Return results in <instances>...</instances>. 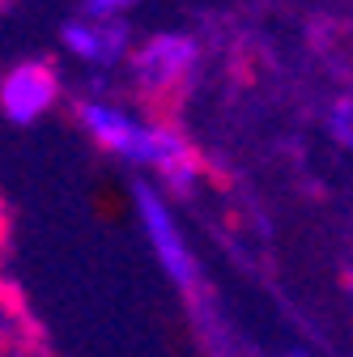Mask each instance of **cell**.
Returning <instances> with one entry per match:
<instances>
[{
  "mask_svg": "<svg viewBox=\"0 0 353 357\" xmlns=\"http://www.w3.org/2000/svg\"><path fill=\"white\" fill-rule=\"evenodd\" d=\"M141 0H81V17L90 22H123V13Z\"/></svg>",
  "mask_w": 353,
  "mask_h": 357,
  "instance_id": "cell-7",
  "label": "cell"
},
{
  "mask_svg": "<svg viewBox=\"0 0 353 357\" xmlns=\"http://www.w3.org/2000/svg\"><path fill=\"white\" fill-rule=\"evenodd\" d=\"M77 119L90 132V141L98 149H107V153H115L132 166L153 170L170 192H192L196 188L200 158L174 128L141 119V115H132L115 102H103V98H85L77 107Z\"/></svg>",
  "mask_w": 353,
  "mask_h": 357,
  "instance_id": "cell-1",
  "label": "cell"
},
{
  "mask_svg": "<svg viewBox=\"0 0 353 357\" xmlns=\"http://www.w3.org/2000/svg\"><path fill=\"white\" fill-rule=\"evenodd\" d=\"M290 357H315L311 349H290Z\"/></svg>",
  "mask_w": 353,
  "mask_h": 357,
  "instance_id": "cell-8",
  "label": "cell"
},
{
  "mask_svg": "<svg viewBox=\"0 0 353 357\" xmlns=\"http://www.w3.org/2000/svg\"><path fill=\"white\" fill-rule=\"evenodd\" d=\"M132 208H137V221H141V230H145V238L162 264V273L170 277V285L183 289V294H196L200 289V264H196V251L179 226V217H174L170 200L153 183L137 178L132 183Z\"/></svg>",
  "mask_w": 353,
  "mask_h": 357,
  "instance_id": "cell-2",
  "label": "cell"
},
{
  "mask_svg": "<svg viewBox=\"0 0 353 357\" xmlns=\"http://www.w3.org/2000/svg\"><path fill=\"white\" fill-rule=\"evenodd\" d=\"M196 64H200V47L183 30H158L132 52V77H137V85L149 89V94L179 89L196 73Z\"/></svg>",
  "mask_w": 353,
  "mask_h": 357,
  "instance_id": "cell-3",
  "label": "cell"
},
{
  "mask_svg": "<svg viewBox=\"0 0 353 357\" xmlns=\"http://www.w3.org/2000/svg\"><path fill=\"white\" fill-rule=\"evenodd\" d=\"M328 132H332L336 145H349V149H353V98L332 102V111H328Z\"/></svg>",
  "mask_w": 353,
  "mask_h": 357,
  "instance_id": "cell-6",
  "label": "cell"
},
{
  "mask_svg": "<svg viewBox=\"0 0 353 357\" xmlns=\"http://www.w3.org/2000/svg\"><path fill=\"white\" fill-rule=\"evenodd\" d=\"M60 98V77L47 60H22L0 77V115L17 128H30Z\"/></svg>",
  "mask_w": 353,
  "mask_h": 357,
  "instance_id": "cell-4",
  "label": "cell"
},
{
  "mask_svg": "<svg viewBox=\"0 0 353 357\" xmlns=\"http://www.w3.org/2000/svg\"><path fill=\"white\" fill-rule=\"evenodd\" d=\"M60 38H64V47L85 60V64H94V68H115L128 52H132V30L128 22H90V17H73L60 26Z\"/></svg>",
  "mask_w": 353,
  "mask_h": 357,
  "instance_id": "cell-5",
  "label": "cell"
},
{
  "mask_svg": "<svg viewBox=\"0 0 353 357\" xmlns=\"http://www.w3.org/2000/svg\"><path fill=\"white\" fill-rule=\"evenodd\" d=\"M345 289H349V294H353V273H349V277H345Z\"/></svg>",
  "mask_w": 353,
  "mask_h": 357,
  "instance_id": "cell-9",
  "label": "cell"
}]
</instances>
